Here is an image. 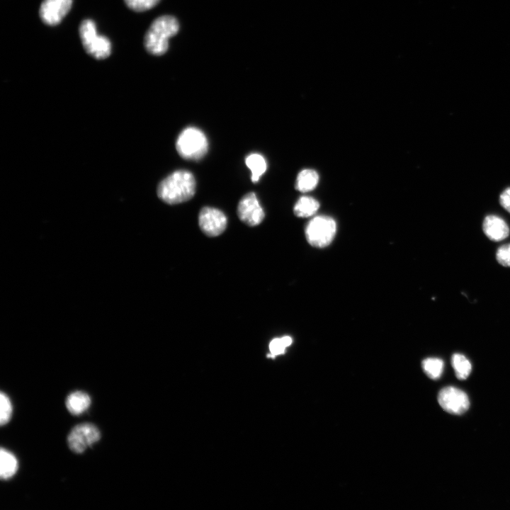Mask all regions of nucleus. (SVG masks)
Segmentation results:
<instances>
[{"label": "nucleus", "instance_id": "f3484780", "mask_svg": "<svg viewBox=\"0 0 510 510\" xmlns=\"http://www.w3.org/2000/svg\"><path fill=\"white\" fill-rule=\"evenodd\" d=\"M451 363L455 375L458 379L465 380L470 374L472 366L469 360L464 355L454 353L451 358Z\"/></svg>", "mask_w": 510, "mask_h": 510}, {"label": "nucleus", "instance_id": "20e7f679", "mask_svg": "<svg viewBox=\"0 0 510 510\" xmlns=\"http://www.w3.org/2000/svg\"><path fill=\"white\" fill-rule=\"evenodd\" d=\"M82 45L89 55L96 60L107 58L111 52V44L108 38L98 35L96 24L91 19L83 20L79 28Z\"/></svg>", "mask_w": 510, "mask_h": 510}, {"label": "nucleus", "instance_id": "4468645a", "mask_svg": "<svg viewBox=\"0 0 510 510\" xmlns=\"http://www.w3.org/2000/svg\"><path fill=\"white\" fill-rule=\"evenodd\" d=\"M318 181L319 176L314 170L304 169L297 176L295 188L300 192H308L316 187Z\"/></svg>", "mask_w": 510, "mask_h": 510}, {"label": "nucleus", "instance_id": "ddd939ff", "mask_svg": "<svg viewBox=\"0 0 510 510\" xmlns=\"http://www.w3.org/2000/svg\"><path fill=\"white\" fill-rule=\"evenodd\" d=\"M18 470V460L15 455L1 448L0 451V477L2 480L12 477Z\"/></svg>", "mask_w": 510, "mask_h": 510}, {"label": "nucleus", "instance_id": "9d476101", "mask_svg": "<svg viewBox=\"0 0 510 510\" xmlns=\"http://www.w3.org/2000/svg\"><path fill=\"white\" fill-rule=\"evenodd\" d=\"M72 0H43L39 9L42 21L49 26H55L71 9Z\"/></svg>", "mask_w": 510, "mask_h": 510}, {"label": "nucleus", "instance_id": "5701e85b", "mask_svg": "<svg viewBox=\"0 0 510 510\" xmlns=\"http://www.w3.org/2000/svg\"><path fill=\"white\" fill-rule=\"evenodd\" d=\"M499 203L500 205L510 213V187L506 188L500 194Z\"/></svg>", "mask_w": 510, "mask_h": 510}, {"label": "nucleus", "instance_id": "9b49d317", "mask_svg": "<svg viewBox=\"0 0 510 510\" xmlns=\"http://www.w3.org/2000/svg\"><path fill=\"white\" fill-rule=\"evenodd\" d=\"M482 230L490 240L500 242L506 239L510 233L509 225L502 217L489 215L484 217Z\"/></svg>", "mask_w": 510, "mask_h": 510}, {"label": "nucleus", "instance_id": "f03ea898", "mask_svg": "<svg viewBox=\"0 0 510 510\" xmlns=\"http://www.w3.org/2000/svg\"><path fill=\"white\" fill-rule=\"evenodd\" d=\"M179 30V23L171 16H162L151 23L144 38L146 50L153 55H162L169 48L168 40Z\"/></svg>", "mask_w": 510, "mask_h": 510}, {"label": "nucleus", "instance_id": "a211bd4d", "mask_svg": "<svg viewBox=\"0 0 510 510\" xmlns=\"http://www.w3.org/2000/svg\"><path fill=\"white\" fill-rule=\"evenodd\" d=\"M443 361L438 358H427L422 363V368L425 373L431 379L441 377L443 370Z\"/></svg>", "mask_w": 510, "mask_h": 510}, {"label": "nucleus", "instance_id": "6e6552de", "mask_svg": "<svg viewBox=\"0 0 510 510\" xmlns=\"http://www.w3.org/2000/svg\"><path fill=\"white\" fill-rule=\"evenodd\" d=\"M198 221L203 232L209 237L220 235L227 227L225 215L215 208H203L199 213Z\"/></svg>", "mask_w": 510, "mask_h": 510}, {"label": "nucleus", "instance_id": "1a4fd4ad", "mask_svg": "<svg viewBox=\"0 0 510 510\" xmlns=\"http://www.w3.org/2000/svg\"><path fill=\"white\" fill-rule=\"evenodd\" d=\"M239 219L249 226L259 225L264 218V212L254 193H249L242 198L237 207Z\"/></svg>", "mask_w": 510, "mask_h": 510}, {"label": "nucleus", "instance_id": "39448f33", "mask_svg": "<svg viewBox=\"0 0 510 510\" xmlns=\"http://www.w3.org/2000/svg\"><path fill=\"white\" fill-rule=\"evenodd\" d=\"M336 231V225L334 219L328 216H317L307 224L305 236L311 246L324 248L333 241Z\"/></svg>", "mask_w": 510, "mask_h": 510}, {"label": "nucleus", "instance_id": "6ab92c4d", "mask_svg": "<svg viewBox=\"0 0 510 510\" xmlns=\"http://www.w3.org/2000/svg\"><path fill=\"white\" fill-rule=\"evenodd\" d=\"M292 341L293 339L289 336L273 339L269 344L271 354H268V356L274 358L277 355L284 353L286 347L289 346L292 344Z\"/></svg>", "mask_w": 510, "mask_h": 510}, {"label": "nucleus", "instance_id": "423d86ee", "mask_svg": "<svg viewBox=\"0 0 510 510\" xmlns=\"http://www.w3.org/2000/svg\"><path fill=\"white\" fill-rule=\"evenodd\" d=\"M100 438V431L95 425L84 423L72 429L67 437V443L74 453H81Z\"/></svg>", "mask_w": 510, "mask_h": 510}, {"label": "nucleus", "instance_id": "412c9836", "mask_svg": "<svg viewBox=\"0 0 510 510\" xmlns=\"http://www.w3.org/2000/svg\"><path fill=\"white\" fill-rule=\"evenodd\" d=\"M160 0H124L127 6L136 12H142L154 7Z\"/></svg>", "mask_w": 510, "mask_h": 510}, {"label": "nucleus", "instance_id": "aec40b11", "mask_svg": "<svg viewBox=\"0 0 510 510\" xmlns=\"http://www.w3.org/2000/svg\"><path fill=\"white\" fill-rule=\"evenodd\" d=\"M0 423L3 426L9 421L13 409L10 399L3 392L0 394Z\"/></svg>", "mask_w": 510, "mask_h": 510}, {"label": "nucleus", "instance_id": "7ed1b4c3", "mask_svg": "<svg viewBox=\"0 0 510 510\" xmlns=\"http://www.w3.org/2000/svg\"><path fill=\"white\" fill-rule=\"evenodd\" d=\"M176 147L179 155L183 159L198 161L207 153L208 142L206 136L200 129L188 127L179 134Z\"/></svg>", "mask_w": 510, "mask_h": 510}, {"label": "nucleus", "instance_id": "4be33fe9", "mask_svg": "<svg viewBox=\"0 0 510 510\" xmlns=\"http://www.w3.org/2000/svg\"><path fill=\"white\" fill-rule=\"evenodd\" d=\"M496 259L502 266L510 267V244H504L498 248Z\"/></svg>", "mask_w": 510, "mask_h": 510}, {"label": "nucleus", "instance_id": "f257e3e1", "mask_svg": "<svg viewBox=\"0 0 510 510\" xmlns=\"http://www.w3.org/2000/svg\"><path fill=\"white\" fill-rule=\"evenodd\" d=\"M196 192V180L186 170H178L165 178L158 186L157 195L168 204L190 200Z\"/></svg>", "mask_w": 510, "mask_h": 510}, {"label": "nucleus", "instance_id": "2eb2a0df", "mask_svg": "<svg viewBox=\"0 0 510 510\" xmlns=\"http://www.w3.org/2000/svg\"><path fill=\"white\" fill-rule=\"evenodd\" d=\"M319 208V202L310 196H302L294 206V213L300 217H307L316 213Z\"/></svg>", "mask_w": 510, "mask_h": 510}, {"label": "nucleus", "instance_id": "0eeeda50", "mask_svg": "<svg viewBox=\"0 0 510 510\" xmlns=\"http://www.w3.org/2000/svg\"><path fill=\"white\" fill-rule=\"evenodd\" d=\"M440 406L447 412L462 414L470 406L468 395L463 390L454 387H446L438 395Z\"/></svg>", "mask_w": 510, "mask_h": 510}, {"label": "nucleus", "instance_id": "dca6fc26", "mask_svg": "<svg viewBox=\"0 0 510 510\" xmlns=\"http://www.w3.org/2000/svg\"><path fill=\"white\" fill-rule=\"evenodd\" d=\"M245 163L251 171V181L257 182L266 170L267 164L265 159L259 154L253 153L246 157Z\"/></svg>", "mask_w": 510, "mask_h": 510}, {"label": "nucleus", "instance_id": "f8f14e48", "mask_svg": "<svg viewBox=\"0 0 510 510\" xmlns=\"http://www.w3.org/2000/svg\"><path fill=\"white\" fill-rule=\"evenodd\" d=\"M65 404L71 414L79 415L88 409L91 404V398L86 392L76 391L67 396Z\"/></svg>", "mask_w": 510, "mask_h": 510}]
</instances>
